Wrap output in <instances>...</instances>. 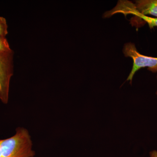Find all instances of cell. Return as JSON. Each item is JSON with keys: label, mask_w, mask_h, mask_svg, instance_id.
<instances>
[{"label": "cell", "mask_w": 157, "mask_h": 157, "mask_svg": "<svg viewBox=\"0 0 157 157\" xmlns=\"http://www.w3.org/2000/svg\"><path fill=\"white\" fill-rule=\"evenodd\" d=\"M125 56L131 57L133 60V66L127 80L132 82L134 75L138 70L147 67L153 73H157V57L146 56L138 52L134 43L129 42L125 44L123 48Z\"/></svg>", "instance_id": "cell-3"}, {"label": "cell", "mask_w": 157, "mask_h": 157, "mask_svg": "<svg viewBox=\"0 0 157 157\" xmlns=\"http://www.w3.org/2000/svg\"><path fill=\"white\" fill-rule=\"evenodd\" d=\"M14 51L0 52V99L7 104L9 97V86L14 73Z\"/></svg>", "instance_id": "cell-2"}, {"label": "cell", "mask_w": 157, "mask_h": 157, "mask_svg": "<svg viewBox=\"0 0 157 157\" xmlns=\"http://www.w3.org/2000/svg\"><path fill=\"white\" fill-rule=\"evenodd\" d=\"M117 13H122L125 15L131 14L141 18L148 24L150 29L157 27V18L149 17L138 13L134 7V4L128 1H120L115 8L106 12L107 17H109Z\"/></svg>", "instance_id": "cell-4"}, {"label": "cell", "mask_w": 157, "mask_h": 157, "mask_svg": "<svg viewBox=\"0 0 157 157\" xmlns=\"http://www.w3.org/2000/svg\"><path fill=\"white\" fill-rule=\"evenodd\" d=\"M8 27L6 18L0 16V36L6 37L8 34Z\"/></svg>", "instance_id": "cell-6"}, {"label": "cell", "mask_w": 157, "mask_h": 157, "mask_svg": "<svg viewBox=\"0 0 157 157\" xmlns=\"http://www.w3.org/2000/svg\"><path fill=\"white\" fill-rule=\"evenodd\" d=\"M11 137L0 140V157H34L33 143L29 132L24 128L16 129Z\"/></svg>", "instance_id": "cell-1"}, {"label": "cell", "mask_w": 157, "mask_h": 157, "mask_svg": "<svg viewBox=\"0 0 157 157\" xmlns=\"http://www.w3.org/2000/svg\"><path fill=\"white\" fill-rule=\"evenodd\" d=\"M156 94H157V92H156Z\"/></svg>", "instance_id": "cell-9"}, {"label": "cell", "mask_w": 157, "mask_h": 157, "mask_svg": "<svg viewBox=\"0 0 157 157\" xmlns=\"http://www.w3.org/2000/svg\"><path fill=\"white\" fill-rule=\"evenodd\" d=\"M135 2L134 7L138 13L157 17V0H138Z\"/></svg>", "instance_id": "cell-5"}, {"label": "cell", "mask_w": 157, "mask_h": 157, "mask_svg": "<svg viewBox=\"0 0 157 157\" xmlns=\"http://www.w3.org/2000/svg\"><path fill=\"white\" fill-rule=\"evenodd\" d=\"M12 50L6 37L0 36V52H8Z\"/></svg>", "instance_id": "cell-7"}, {"label": "cell", "mask_w": 157, "mask_h": 157, "mask_svg": "<svg viewBox=\"0 0 157 157\" xmlns=\"http://www.w3.org/2000/svg\"><path fill=\"white\" fill-rule=\"evenodd\" d=\"M150 157H157V151L153 150L150 152Z\"/></svg>", "instance_id": "cell-8"}]
</instances>
